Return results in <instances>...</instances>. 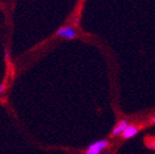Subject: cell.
I'll return each mask as SVG.
<instances>
[{"label": "cell", "mask_w": 155, "mask_h": 154, "mask_svg": "<svg viewBox=\"0 0 155 154\" xmlns=\"http://www.w3.org/2000/svg\"><path fill=\"white\" fill-rule=\"evenodd\" d=\"M102 154H109V153H106V152H104V153H102Z\"/></svg>", "instance_id": "52a82bcc"}, {"label": "cell", "mask_w": 155, "mask_h": 154, "mask_svg": "<svg viewBox=\"0 0 155 154\" xmlns=\"http://www.w3.org/2000/svg\"><path fill=\"white\" fill-rule=\"evenodd\" d=\"M130 126L129 121L127 119H121L111 131V136H122V133L124 132V130Z\"/></svg>", "instance_id": "3957f363"}, {"label": "cell", "mask_w": 155, "mask_h": 154, "mask_svg": "<svg viewBox=\"0 0 155 154\" xmlns=\"http://www.w3.org/2000/svg\"><path fill=\"white\" fill-rule=\"evenodd\" d=\"M137 132H139V129H137V126H133V125H130L127 129L124 130V132L122 133V138L125 140L128 139H132L133 136H135L137 134Z\"/></svg>", "instance_id": "277c9868"}, {"label": "cell", "mask_w": 155, "mask_h": 154, "mask_svg": "<svg viewBox=\"0 0 155 154\" xmlns=\"http://www.w3.org/2000/svg\"><path fill=\"white\" fill-rule=\"evenodd\" d=\"M77 35H78V32L77 30H76V28H74L73 25H69V24L62 25L55 32V36L64 38V40H74V38H77Z\"/></svg>", "instance_id": "7a4b0ae2"}, {"label": "cell", "mask_w": 155, "mask_h": 154, "mask_svg": "<svg viewBox=\"0 0 155 154\" xmlns=\"http://www.w3.org/2000/svg\"><path fill=\"white\" fill-rule=\"evenodd\" d=\"M150 121L152 122V123H155V116H153V117H151V119H150Z\"/></svg>", "instance_id": "8992f818"}, {"label": "cell", "mask_w": 155, "mask_h": 154, "mask_svg": "<svg viewBox=\"0 0 155 154\" xmlns=\"http://www.w3.org/2000/svg\"><path fill=\"white\" fill-rule=\"evenodd\" d=\"M7 92V85L6 84H0V97L3 96Z\"/></svg>", "instance_id": "5b68a950"}, {"label": "cell", "mask_w": 155, "mask_h": 154, "mask_svg": "<svg viewBox=\"0 0 155 154\" xmlns=\"http://www.w3.org/2000/svg\"><path fill=\"white\" fill-rule=\"evenodd\" d=\"M109 146V141L106 139H100L90 143L85 150L84 154H102L106 149Z\"/></svg>", "instance_id": "6da1fadb"}]
</instances>
